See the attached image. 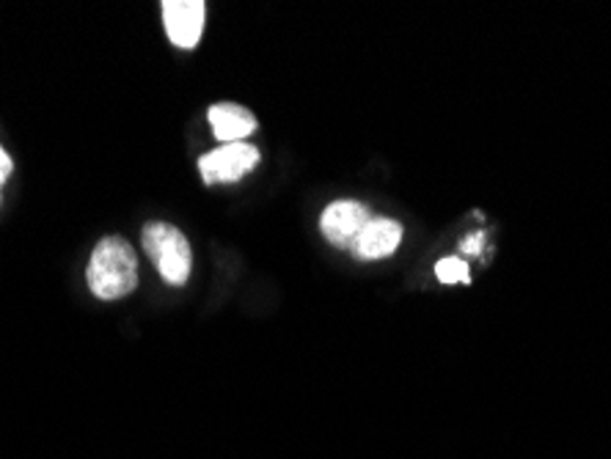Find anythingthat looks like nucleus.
Wrapping results in <instances>:
<instances>
[{
	"instance_id": "nucleus-1",
	"label": "nucleus",
	"mask_w": 611,
	"mask_h": 459,
	"mask_svg": "<svg viewBox=\"0 0 611 459\" xmlns=\"http://www.w3.org/2000/svg\"><path fill=\"white\" fill-rule=\"evenodd\" d=\"M138 286V259L130 243L122 237H105L96 243L89 261V290L100 301H119Z\"/></svg>"
},
{
	"instance_id": "nucleus-2",
	"label": "nucleus",
	"mask_w": 611,
	"mask_h": 459,
	"mask_svg": "<svg viewBox=\"0 0 611 459\" xmlns=\"http://www.w3.org/2000/svg\"><path fill=\"white\" fill-rule=\"evenodd\" d=\"M141 243L149 259L158 264L165 284L171 286L187 284V279H191V267H193V254H191V243H187V237L180 232V228L171 226V223H149L141 234Z\"/></svg>"
},
{
	"instance_id": "nucleus-3",
	"label": "nucleus",
	"mask_w": 611,
	"mask_h": 459,
	"mask_svg": "<svg viewBox=\"0 0 611 459\" xmlns=\"http://www.w3.org/2000/svg\"><path fill=\"white\" fill-rule=\"evenodd\" d=\"M260 163V152L251 143H227L218 146L216 152L204 154L198 160V170H201L204 185H223V181L243 179L249 170L256 168Z\"/></svg>"
},
{
	"instance_id": "nucleus-4",
	"label": "nucleus",
	"mask_w": 611,
	"mask_h": 459,
	"mask_svg": "<svg viewBox=\"0 0 611 459\" xmlns=\"http://www.w3.org/2000/svg\"><path fill=\"white\" fill-rule=\"evenodd\" d=\"M369 221H372V212L358 201H334L320 217V228L331 245L342 250H356L358 237Z\"/></svg>"
},
{
	"instance_id": "nucleus-5",
	"label": "nucleus",
	"mask_w": 611,
	"mask_h": 459,
	"mask_svg": "<svg viewBox=\"0 0 611 459\" xmlns=\"http://www.w3.org/2000/svg\"><path fill=\"white\" fill-rule=\"evenodd\" d=\"M163 23L171 45L193 50L201 42L204 3L201 0H165Z\"/></svg>"
},
{
	"instance_id": "nucleus-6",
	"label": "nucleus",
	"mask_w": 611,
	"mask_h": 459,
	"mask_svg": "<svg viewBox=\"0 0 611 459\" xmlns=\"http://www.w3.org/2000/svg\"><path fill=\"white\" fill-rule=\"evenodd\" d=\"M402 243V226L391 217H372L367 223V228L358 237V245L353 254L358 259H385V256L394 254Z\"/></svg>"
},
{
	"instance_id": "nucleus-7",
	"label": "nucleus",
	"mask_w": 611,
	"mask_h": 459,
	"mask_svg": "<svg viewBox=\"0 0 611 459\" xmlns=\"http://www.w3.org/2000/svg\"><path fill=\"white\" fill-rule=\"evenodd\" d=\"M210 127L218 141H223L227 146V143H240L243 138H249L256 130V119L243 105L221 103L210 108Z\"/></svg>"
},
{
	"instance_id": "nucleus-8",
	"label": "nucleus",
	"mask_w": 611,
	"mask_h": 459,
	"mask_svg": "<svg viewBox=\"0 0 611 459\" xmlns=\"http://www.w3.org/2000/svg\"><path fill=\"white\" fill-rule=\"evenodd\" d=\"M436 275L441 284H471L469 264L460 256H449L436 264Z\"/></svg>"
},
{
	"instance_id": "nucleus-9",
	"label": "nucleus",
	"mask_w": 611,
	"mask_h": 459,
	"mask_svg": "<svg viewBox=\"0 0 611 459\" xmlns=\"http://www.w3.org/2000/svg\"><path fill=\"white\" fill-rule=\"evenodd\" d=\"M482 245H485V232H476L474 237L465 239L463 248H460V250H463V254H469V256H476L482 250Z\"/></svg>"
},
{
	"instance_id": "nucleus-10",
	"label": "nucleus",
	"mask_w": 611,
	"mask_h": 459,
	"mask_svg": "<svg viewBox=\"0 0 611 459\" xmlns=\"http://www.w3.org/2000/svg\"><path fill=\"white\" fill-rule=\"evenodd\" d=\"M12 174V160H9V154L0 149V185H3V179Z\"/></svg>"
}]
</instances>
